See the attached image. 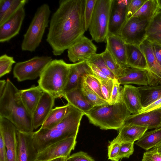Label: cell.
Returning <instances> with one entry per match:
<instances>
[{"mask_svg": "<svg viewBox=\"0 0 161 161\" xmlns=\"http://www.w3.org/2000/svg\"><path fill=\"white\" fill-rule=\"evenodd\" d=\"M153 148L155 149L158 153H161V144Z\"/></svg>", "mask_w": 161, "mask_h": 161, "instance_id": "db71d44e", "label": "cell"}, {"mask_svg": "<svg viewBox=\"0 0 161 161\" xmlns=\"http://www.w3.org/2000/svg\"><path fill=\"white\" fill-rule=\"evenodd\" d=\"M52 60L50 56H36L28 60L18 62L13 69L14 77L19 82L34 80L40 76Z\"/></svg>", "mask_w": 161, "mask_h": 161, "instance_id": "ba28073f", "label": "cell"}, {"mask_svg": "<svg viewBox=\"0 0 161 161\" xmlns=\"http://www.w3.org/2000/svg\"><path fill=\"white\" fill-rule=\"evenodd\" d=\"M138 87L143 108L149 105L161 98V85H148Z\"/></svg>", "mask_w": 161, "mask_h": 161, "instance_id": "f1b7e54d", "label": "cell"}, {"mask_svg": "<svg viewBox=\"0 0 161 161\" xmlns=\"http://www.w3.org/2000/svg\"><path fill=\"white\" fill-rule=\"evenodd\" d=\"M17 132L16 128L12 122L0 117V134L6 147L8 161H18Z\"/></svg>", "mask_w": 161, "mask_h": 161, "instance_id": "8fae6325", "label": "cell"}, {"mask_svg": "<svg viewBox=\"0 0 161 161\" xmlns=\"http://www.w3.org/2000/svg\"><path fill=\"white\" fill-rule=\"evenodd\" d=\"M51 12L50 7L47 3L42 4L38 8L24 35L21 45L22 51L33 52L39 46L48 26Z\"/></svg>", "mask_w": 161, "mask_h": 161, "instance_id": "8992f818", "label": "cell"}, {"mask_svg": "<svg viewBox=\"0 0 161 161\" xmlns=\"http://www.w3.org/2000/svg\"><path fill=\"white\" fill-rule=\"evenodd\" d=\"M25 16V10L23 7L0 25L1 42H8L19 34Z\"/></svg>", "mask_w": 161, "mask_h": 161, "instance_id": "2e32d148", "label": "cell"}, {"mask_svg": "<svg viewBox=\"0 0 161 161\" xmlns=\"http://www.w3.org/2000/svg\"><path fill=\"white\" fill-rule=\"evenodd\" d=\"M32 133L17 130L18 161H36L38 152L34 144Z\"/></svg>", "mask_w": 161, "mask_h": 161, "instance_id": "e0dca14e", "label": "cell"}, {"mask_svg": "<svg viewBox=\"0 0 161 161\" xmlns=\"http://www.w3.org/2000/svg\"><path fill=\"white\" fill-rule=\"evenodd\" d=\"M89 74H93L86 61L70 64L68 79L63 96L64 94L80 86L83 77Z\"/></svg>", "mask_w": 161, "mask_h": 161, "instance_id": "ffe728a7", "label": "cell"}, {"mask_svg": "<svg viewBox=\"0 0 161 161\" xmlns=\"http://www.w3.org/2000/svg\"><path fill=\"white\" fill-rule=\"evenodd\" d=\"M67 158H68L65 157H60L53 159L50 161H66Z\"/></svg>", "mask_w": 161, "mask_h": 161, "instance_id": "f5cc1de1", "label": "cell"}, {"mask_svg": "<svg viewBox=\"0 0 161 161\" xmlns=\"http://www.w3.org/2000/svg\"><path fill=\"white\" fill-rule=\"evenodd\" d=\"M86 62L95 65L110 79L114 80L116 78L105 63L101 53H96Z\"/></svg>", "mask_w": 161, "mask_h": 161, "instance_id": "836d02e7", "label": "cell"}, {"mask_svg": "<svg viewBox=\"0 0 161 161\" xmlns=\"http://www.w3.org/2000/svg\"><path fill=\"white\" fill-rule=\"evenodd\" d=\"M0 161H8L6 150L4 141L0 134Z\"/></svg>", "mask_w": 161, "mask_h": 161, "instance_id": "681fc988", "label": "cell"}, {"mask_svg": "<svg viewBox=\"0 0 161 161\" xmlns=\"http://www.w3.org/2000/svg\"><path fill=\"white\" fill-rule=\"evenodd\" d=\"M90 67L93 74L98 78L100 79L108 80L111 79L104 73L94 64L87 62Z\"/></svg>", "mask_w": 161, "mask_h": 161, "instance_id": "7dc6e473", "label": "cell"}, {"mask_svg": "<svg viewBox=\"0 0 161 161\" xmlns=\"http://www.w3.org/2000/svg\"><path fill=\"white\" fill-rule=\"evenodd\" d=\"M139 126L148 129L161 127V108L130 114L125 120L124 125Z\"/></svg>", "mask_w": 161, "mask_h": 161, "instance_id": "5bb4252c", "label": "cell"}, {"mask_svg": "<svg viewBox=\"0 0 161 161\" xmlns=\"http://www.w3.org/2000/svg\"><path fill=\"white\" fill-rule=\"evenodd\" d=\"M134 143L130 142H125L120 144L119 153L117 158L118 161L124 158H128L133 153Z\"/></svg>", "mask_w": 161, "mask_h": 161, "instance_id": "b9f144b4", "label": "cell"}, {"mask_svg": "<svg viewBox=\"0 0 161 161\" xmlns=\"http://www.w3.org/2000/svg\"><path fill=\"white\" fill-rule=\"evenodd\" d=\"M146 39L161 49V32L149 34L147 35Z\"/></svg>", "mask_w": 161, "mask_h": 161, "instance_id": "bcb514c9", "label": "cell"}, {"mask_svg": "<svg viewBox=\"0 0 161 161\" xmlns=\"http://www.w3.org/2000/svg\"><path fill=\"white\" fill-rule=\"evenodd\" d=\"M6 82L4 90L0 96V117L12 122L18 131L33 132L32 116L22 102L20 90L8 79Z\"/></svg>", "mask_w": 161, "mask_h": 161, "instance_id": "7a4b0ae2", "label": "cell"}, {"mask_svg": "<svg viewBox=\"0 0 161 161\" xmlns=\"http://www.w3.org/2000/svg\"><path fill=\"white\" fill-rule=\"evenodd\" d=\"M123 87V103L131 114H139L143 107L138 87L129 84Z\"/></svg>", "mask_w": 161, "mask_h": 161, "instance_id": "44dd1931", "label": "cell"}, {"mask_svg": "<svg viewBox=\"0 0 161 161\" xmlns=\"http://www.w3.org/2000/svg\"><path fill=\"white\" fill-rule=\"evenodd\" d=\"M70 107V105L68 103L66 105L53 108L40 128L49 129L57 125L65 117Z\"/></svg>", "mask_w": 161, "mask_h": 161, "instance_id": "83f0119b", "label": "cell"}, {"mask_svg": "<svg viewBox=\"0 0 161 161\" xmlns=\"http://www.w3.org/2000/svg\"><path fill=\"white\" fill-rule=\"evenodd\" d=\"M135 144L146 151L161 144V127L146 132Z\"/></svg>", "mask_w": 161, "mask_h": 161, "instance_id": "f546056e", "label": "cell"}, {"mask_svg": "<svg viewBox=\"0 0 161 161\" xmlns=\"http://www.w3.org/2000/svg\"><path fill=\"white\" fill-rule=\"evenodd\" d=\"M142 161H161V154L153 148L144 153Z\"/></svg>", "mask_w": 161, "mask_h": 161, "instance_id": "ee69618b", "label": "cell"}, {"mask_svg": "<svg viewBox=\"0 0 161 161\" xmlns=\"http://www.w3.org/2000/svg\"><path fill=\"white\" fill-rule=\"evenodd\" d=\"M161 108V98L149 105L143 108L139 113Z\"/></svg>", "mask_w": 161, "mask_h": 161, "instance_id": "c3c4849f", "label": "cell"}, {"mask_svg": "<svg viewBox=\"0 0 161 161\" xmlns=\"http://www.w3.org/2000/svg\"><path fill=\"white\" fill-rule=\"evenodd\" d=\"M148 130L144 127L125 125L119 130L117 137L109 143L120 144L125 142L134 143L140 139Z\"/></svg>", "mask_w": 161, "mask_h": 161, "instance_id": "7402d4cb", "label": "cell"}, {"mask_svg": "<svg viewBox=\"0 0 161 161\" xmlns=\"http://www.w3.org/2000/svg\"><path fill=\"white\" fill-rule=\"evenodd\" d=\"M120 85L117 79L114 80L113 87L109 104L113 105L123 102L124 87Z\"/></svg>", "mask_w": 161, "mask_h": 161, "instance_id": "d590c367", "label": "cell"}, {"mask_svg": "<svg viewBox=\"0 0 161 161\" xmlns=\"http://www.w3.org/2000/svg\"><path fill=\"white\" fill-rule=\"evenodd\" d=\"M126 48L127 66L147 70L148 67L145 57L139 46L126 44Z\"/></svg>", "mask_w": 161, "mask_h": 161, "instance_id": "484cf974", "label": "cell"}, {"mask_svg": "<svg viewBox=\"0 0 161 161\" xmlns=\"http://www.w3.org/2000/svg\"><path fill=\"white\" fill-rule=\"evenodd\" d=\"M76 138L70 137L50 145L38 153L36 161H50L60 157L68 158L75 149Z\"/></svg>", "mask_w": 161, "mask_h": 161, "instance_id": "30bf717a", "label": "cell"}, {"mask_svg": "<svg viewBox=\"0 0 161 161\" xmlns=\"http://www.w3.org/2000/svg\"><path fill=\"white\" fill-rule=\"evenodd\" d=\"M120 144L117 143H110L108 147V159L118 161L117 157L119 154Z\"/></svg>", "mask_w": 161, "mask_h": 161, "instance_id": "7bdbcfd3", "label": "cell"}, {"mask_svg": "<svg viewBox=\"0 0 161 161\" xmlns=\"http://www.w3.org/2000/svg\"><path fill=\"white\" fill-rule=\"evenodd\" d=\"M117 79L121 85L135 84L142 86L148 85L147 71L128 67L124 74Z\"/></svg>", "mask_w": 161, "mask_h": 161, "instance_id": "603a6c76", "label": "cell"}, {"mask_svg": "<svg viewBox=\"0 0 161 161\" xmlns=\"http://www.w3.org/2000/svg\"><path fill=\"white\" fill-rule=\"evenodd\" d=\"M28 0H0V25L12 17L20 8L24 7Z\"/></svg>", "mask_w": 161, "mask_h": 161, "instance_id": "4316f807", "label": "cell"}, {"mask_svg": "<svg viewBox=\"0 0 161 161\" xmlns=\"http://www.w3.org/2000/svg\"><path fill=\"white\" fill-rule=\"evenodd\" d=\"M55 98L48 93L43 92L32 115V123L34 129L43 124L54 105Z\"/></svg>", "mask_w": 161, "mask_h": 161, "instance_id": "d6986e66", "label": "cell"}, {"mask_svg": "<svg viewBox=\"0 0 161 161\" xmlns=\"http://www.w3.org/2000/svg\"><path fill=\"white\" fill-rule=\"evenodd\" d=\"M127 0H113L110 16L109 32L119 35L121 28L126 20Z\"/></svg>", "mask_w": 161, "mask_h": 161, "instance_id": "ac0fdd59", "label": "cell"}, {"mask_svg": "<svg viewBox=\"0 0 161 161\" xmlns=\"http://www.w3.org/2000/svg\"><path fill=\"white\" fill-rule=\"evenodd\" d=\"M157 2L159 7L161 10V0H157Z\"/></svg>", "mask_w": 161, "mask_h": 161, "instance_id": "11a10c76", "label": "cell"}, {"mask_svg": "<svg viewBox=\"0 0 161 161\" xmlns=\"http://www.w3.org/2000/svg\"><path fill=\"white\" fill-rule=\"evenodd\" d=\"M62 97L84 114L94 107L84 95L80 86L64 94Z\"/></svg>", "mask_w": 161, "mask_h": 161, "instance_id": "d4e9b609", "label": "cell"}, {"mask_svg": "<svg viewBox=\"0 0 161 161\" xmlns=\"http://www.w3.org/2000/svg\"><path fill=\"white\" fill-rule=\"evenodd\" d=\"M153 49L154 54L159 64L161 65V49L153 45Z\"/></svg>", "mask_w": 161, "mask_h": 161, "instance_id": "f907efd6", "label": "cell"}, {"mask_svg": "<svg viewBox=\"0 0 161 161\" xmlns=\"http://www.w3.org/2000/svg\"><path fill=\"white\" fill-rule=\"evenodd\" d=\"M131 114L123 102L94 106L86 113L85 115L91 123L101 129L119 130Z\"/></svg>", "mask_w": 161, "mask_h": 161, "instance_id": "277c9868", "label": "cell"}, {"mask_svg": "<svg viewBox=\"0 0 161 161\" xmlns=\"http://www.w3.org/2000/svg\"><path fill=\"white\" fill-rule=\"evenodd\" d=\"M160 154H161V153H160Z\"/></svg>", "mask_w": 161, "mask_h": 161, "instance_id": "680465c9", "label": "cell"}, {"mask_svg": "<svg viewBox=\"0 0 161 161\" xmlns=\"http://www.w3.org/2000/svg\"><path fill=\"white\" fill-rule=\"evenodd\" d=\"M157 32H161V10L150 21L147 30V35Z\"/></svg>", "mask_w": 161, "mask_h": 161, "instance_id": "60d3db41", "label": "cell"}, {"mask_svg": "<svg viewBox=\"0 0 161 161\" xmlns=\"http://www.w3.org/2000/svg\"><path fill=\"white\" fill-rule=\"evenodd\" d=\"M97 1V0H85L84 18L86 31L88 29Z\"/></svg>", "mask_w": 161, "mask_h": 161, "instance_id": "74e56055", "label": "cell"}, {"mask_svg": "<svg viewBox=\"0 0 161 161\" xmlns=\"http://www.w3.org/2000/svg\"><path fill=\"white\" fill-rule=\"evenodd\" d=\"M112 161H115L112 160Z\"/></svg>", "mask_w": 161, "mask_h": 161, "instance_id": "6f0895ef", "label": "cell"}, {"mask_svg": "<svg viewBox=\"0 0 161 161\" xmlns=\"http://www.w3.org/2000/svg\"><path fill=\"white\" fill-rule=\"evenodd\" d=\"M106 48L118 65L123 69L128 67L126 63V44L120 36L108 32L105 40Z\"/></svg>", "mask_w": 161, "mask_h": 161, "instance_id": "9a60e30c", "label": "cell"}, {"mask_svg": "<svg viewBox=\"0 0 161 161\" xmlns=\"http://www.w3.org/2000/svg\"><path fill=\"white\" fill-rule=\"evenodd\" d=\"M83 79L86 84L92 90L106 100L102 92L101 84L98 78L93 74H89L84 75Z\"/></svg>", "mask_w": 161, "mask_h": 161, "instance_id": "e575fe53", "label": "cell"}, {"mask_svg": "<svg viewBox=\"0 0 161 161\" xmlns=\"http://www.w3.org/2000/svg\"><path fill=\"white\" fill-rule=\"evenodd\" d=\"M113 0H97L88 30L93 40L97 43L105 41Z\"/></svg>", "mask_w": 161, "mask_h": 161, "instance_id": "52a82bcc", "label": "cell"}, {"mask_svg": "<svg viewBox=\"0 0 161 161\" xmlns=\"http://www.w3.org/2000/svg\"><path fill=\"white\" fill-rule=\"evenodd\" d=\"M160 10L157 0H146L132 17L150 21Z\"/></svg>", "mask_w": 161, "mask_h": 161, "instance_id": "4dcf8cb0", "label": "cell"}, {"mask_svg": "<svg viewBox=\"0 0 161 161\" xmlns=\"http://www.w3.org/2000/svg\"><path fill=\"white\" fill-rule=\"evenodd\" d=\"M15 61L12 57L4 54L0 57V77L9 73L11 71L13 65Z\"/></svg>", "mask_w": 161, "mask_h": 161, "instance_id": "8d00e7d4", "label": "cell"}, {"mask_svg": "<svg viewBox=\"0 0 161 161\" xmlns=\"http://www.w3.org/2000/svg\"><path fill=\"white\" fill-rule=\"evenodd\" d=\"M147 64L149 85H161V65L154 54L153 45L146 39L139 46Z\"/></svg>", "mask_w": 161, "mask_h": 161, "instance_id": "4fadbf2b", "label": "cell"}, {"mask_svg": "<svg viewBox=\"0 0 161 161\" xmlns=\"http://www.w3.org/2000/svg\"><path fill=\"white\" fill-rule=\"evenodd\" d=\"M150 21L132 17L126 20L119 35L126 44L139 46L146 39Z\"/></svg>", "mask_w": 161, "mask_h": 161, "instance_id": "9c48e42d", "label": "cell"}, {"mask_svg": "<svg viewBox=\"0 0 161 161\" xmlns=\"http://www.w3.org/2000/svg\"><path fill=\"white\" fill-rule=\"evenodd\" d=\"M102 94L108 103L113 87L114 80L99 79Z\"/></svg>", "mask_w": 161, "mask_h": 161, "instance_id": "ab89813d", "label": "cell"}, {"mask_svg": "<svg viewBox=\"0 0 161 161\" xmlns=\"http://www.w3.org/2000/svg\"><path fill=\"white\" fill-rule=\"evenodd\" d=\"M101 54L107 66L116 78H118L124 74L125 69H123L120 67L107 49L105 48Z\"/></svg>", "mask_w": 161, "mask_h": 161, "instance_id": "1f68e13d", "label": "cell"}, {"mask_svg": "<svg viewBox=\"0 0 161 161\" xmlns=\"http://www.w3.org/2000/svg\"><path fill=\"white\" fill-rule=\"evenodd\" d=\"M66 161H70V160L68 158H67V159L66 160Z\"/></svg>", "mask_w": 161, "mask_h": 161, "instance_id": "9f6ffc18", "label": "cell"}, {"mask_svg": "<svg viewBox=\"0 0 161 161\" xmlns=\"http://www.w3.org/2000/svg\"><path fill=\"white\" fill-rule=\"evenodd\" d=\"M70 65L62 59L52 60L39 77L38 86L43 92L55 98L62 97L68 79Z\"/></svg>", "mask_w": 161, "mask_h": 161, "instance_id": "5b68a950", "label": "cell"}, {"mask_svg": "<svg viewBox=\"0 0 161 161\" xmlns=\"http://www.w3.org/2000/svg\"><path fill=\"white\" fill-rule=\"evenodd\" d=\"M84 115V113L70 105L68 113L57 125L49 129L40 128L33 132L34 144L38 152L57 142L72 137H77Z\"/></svg>", "mask_w": 161, "mask_h": 161, "instance_id": "3957f363", "label": "cell"}, {"mask_svg": "<svg viewBox=\"0 0 161 161\" xmlns=\"http://www.w3.org/2000/svg\"><path fill=\"white\" fill-rule=\"evenodd\" d=\"M6 82V80H1L0 81V96L2 95L4 90Z\"/></svg>", "mask_w": 161, "mask_h": 161, "instance_id": "816d5d0a", "label": "cell"}, {"mask_svg": "<svg viewBox=\"0 0 161 161\" xmlns=\"http://www.w3.org/2000/svg\"><path fill=\"white\" fill-rule=\"evenodd\" d=\"M146 0H129L126 11V20L131 18Z\"/></svg>", "mask_w": 161, "mask_h": 161, "instance_id": "f35d334b", "label": "cell"}, {"mask_svg": "<svg viewBox=\"0 0 161 161\" xmlns=\"http://www.w3.org/2000/svg\"><path fill=\"white\" fill-rule=\"evenodd\" d=\"M43 91L38 86L20 90V95L25 108L32 116L42 95Z\"/></svg>", "mask_w": 161, "mask_h": 161, "instance_id": "cb8c5ba5", "label": "cell"}, {"mask_svg": "<svg viewBox=\"0 0 161 161\" xmlns=\"http://www.w3.org/2000/svg\"><path fill=\"white\" fill-rule=\"evenodd\" d=\"M68 158L70 161H94L87 153L82 151L74 153Z\"/></svg>", "mask_w": 161, "mask_h": 161, "instance_id": "f6af8a7d", "label": "cell"}, {"mask_svg": "<svg viewBox=\"0 0 161 161\" xmlns=\"http://www.w3.org/2000/svg\"><path fill=\"white\" fill-rule=\"evenodd\" d=\"M97 47L92 41L83 35L67 49V56L74 63L87 61L97 53Z\"/></svg>", "mask_w": 161, "mask_h": 161, "instance_id": "7c38bea8", "label": "cell"}, {"mask_svg": "<svg viewBox=\"0 0 161 161\" xmlns=\"http://www.w3.org/2000/svg\"><path fill=\"white\" fill-rule=\"evenodd\" d=\"M85 0H61L52 15L46 41L54 56L61 55L86 31L84 18Z\"/></svg>", "mask_w": 161, "mask_h": 161, "instance_id": "6da1fadb", "label": "cell"}, {"mask_svg": "<svg viewBox=\"0 0 161 161\" xmlns=\"http://www.w3.org/2000/svg\"><path fill=\"white\" fill-rule=\"evenodd\" d=\"M80 87L85 97L94 107L108 103L107 101L102 98L92 90L85 83L83 78L81 83Z\"/></svg>", "mask_w": 161, "mask_h": 161, "instance_id": "d6a6232c", "label": "cell"}]
</instances>
